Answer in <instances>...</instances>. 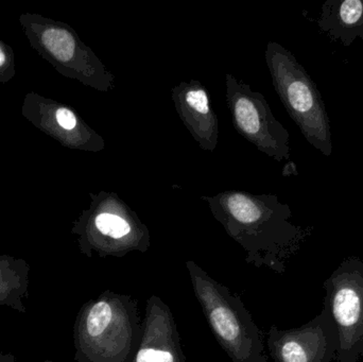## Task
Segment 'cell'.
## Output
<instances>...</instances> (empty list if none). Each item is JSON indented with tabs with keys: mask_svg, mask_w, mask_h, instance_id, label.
<instances>
[{
	"mask_svg": "<svg viewBox=\"0 0 363 362\" xmlns=\"http://www.w3.org/2000/svg\"><path fill=\"white\" fill-rule=\"evenodd\" d=\"M213 218L245 252V263L284 274L308 232L291 221L289 205L277 195L226 191L201 196Z\"/></svg>",
	"mask_w": 363,
	"mask_h": 362,
	"instance_id": "obj_1",
	"label": "cell"
},
{
	"mask_svg": "<svg viewBox=\"0 0 363 362\" xmlns=\"http://www.w3.org/2000/svg\"><path fill=\"white\" fill-rule=\"evenodd\" d=\"M138 300L106 290L79 310L74 327V362H132L142 338Z\"/></svg>",
	"mask_w": 363,
	"mask_h": 362,
	"instance_id": "obj_2",
	"label": "cell"
},
{
	"mask_svg": "<svg viewBox=\"0 0 363 362\" xmlns=\"http://www.w3.org/2000/svg\"><path fill=\"white\" fill-rule=\"evenodd\" d=\"M194 295L222 350L233 362H268L264 334L240 295L186 261Z\"/></svg>",
	"mask_w": 363,
	"mask_h": 362,
	"instance_id": "obj_3",
	"label": "cell"
},
{
	"mask_svg": "<svg viewBox=\"0 0 363 362\" xmlns=\"http://www.w3.org/2000/svg\"><path fill=\"white\" fill-rule=\"evenodd\" d=\"M91 204L72 223L81 254L89 259H123L131 252L146 253L151 247L148 227L118 193H89Z\"/></svg>",
	"mask_w": 363,
	"mask_h": 362,
	"instance_id": "obj_4",
	"label": "cell"
},
{
	"mask_svg": "<svg viewBox=\"0 0 363 362\" xmlns=\"http://www.w3.org/2000/svg\"><path fill=\"white\" fill-rule=\"evenodd\" d=\"M264 59L275 91L305 140L322 154L330 157V117L315 81L291 51L279 43L267 44Z\"/></svg>",
	"mask_w": 363,
	"mask_h": 362,
	"instance_id": "obj_5",
	"label": "cell"
},
{
	"mask_svg": "<svg viewBox=\"0 0 363 362\" xmlns=\"http://www.w3.org/2000/svg\"><path fill=\"white\" fill-rule=\"evenodd\" d=\"M30 46L62 76L79 81L100 93L115 89V76L74 28L40 14L19 16Z\"/></svg>",
	"mask_w": 363,
	"mask_h": 362,
	"instance_id": "obj_6",
	"label": "cell"
},
{
	"mask_svg": "<svg viewBox=\"0 0 363 362\" xmlns=\"http://www.w3.org/2000/svg\"><path fill=\"white\" fill-rule=\"evenodd\" d=\"M323 306L339 334L336 362H359L363 357V261L349 256L324 281Z\"/></svg>",
	"mask_w": 363,
	"mask_h": 362,
	"instance_id": "obj_7",
	"label": "cell"
},
{
	"mask_svg": "<svg viewBox=\"0 0 363 362\" xmlns=\"http://www.w3.org/2000/svg\"><path fill=\"white\" fill-rule=\"evenodd\" d=\"M224 80L226 104L239 135L275 161H288L289 132L275 118L264 96L228 72Z\"/></svg>",
	"mask_w": 363,
	"mask_h": 362,
	"instance_id": "obj_8",
	"label": "cell"
},
{
	"mask_svg": "<svg viewBox=\"0 0 363 362\" xmlns=\"http://www.w3.org/2000/svg\"><path fill=\"white\" fill-rule=\"evenodd\" d=\"M269 355L274 362H336L339 334L325 307L306 324L281 329L272 325L266 335Z\"/></svg>",
	"mask_w": 363,
	"mask_h": 362,
	"instance_id": "obj_9",
	"label": "cell"
},
{
	"mask_svg": "<svg viewBox=\"0 0 363 362\" xmlns=\"http://www.w3.org/2000/svg\"><path fill=\"white\" fill-rule=\"evenodd\" d=\"M21 114L34 127L66 148L94 153L106 149L104 138L89 127L74 108L62 102L36 93H28L23 99Z\"/></svg>",
	"mask_w": 363,
	"mask_h": 362,
	"instance_id": "obj_10",
	"label": "cell"
},
{
	"mask_svg": "<svg viewBox=\"0 0 363 362\" xmlns=\"http://www.w3.org/2000/svg\"><path fill=\"white\" fill-rule=\"evenodd\" d=\"M132 362H186L174 314L157 295L147 300L142 338Z\"/></svg>",
	"mask_w": 363,
	"mask_h": 362,
	"instance_id": "obj_11",
	"label": "cell"
},
{
	"mask_svg": "<svg viewBox=\"0 0 363 362\" xmlns=\"http://www.w3.org/2000/svg\"><path fill=\"white\" fill-rule=\"evenodd\" d=\"M172 102L182 123L202 150L213 152L219 140V121L206 87L198 80L172 89Z\"/></svg>",
	"mask_w": 363,
	"mask_h": 362,
	"instance_id": "obj_12",
	"label": "cell"
},
{
	"mask_svg": "<svg viewBox=\"0 0 363 362\" xmlns=\"http://www.w3.org/2000/svg\"><path fill=\"white\" fill-rule=\"evenodd\" d=\"M318 26L343 46L363 40V0H328L322 6Z\"/></svg>",
	"mask_w": 363,
	"mask_h": 362,
	"instance_id": "obj_13",
	"label": "cell"
},
{
	"mask_svg": "<svg viewBox=\"0 0 363 362\" xmlns=\"http://www.w3.org/2000/svg\"><path fill=\"white\" fill-rule=\"evenodd\" d=\"M30 266L23 259L0 255V306L26 314L29 297Z\"/></svg>",
	"mask_w": 363,
	"mask_h": 362,
	"instance_id": "obj_14",
	"label": "cell"
},
{
	"mask_svg": "<svg viewBox=\"0 0 363 362\" xmlns=\"http://www.w3.org/2000/svg\"><path fill=\"white\" fill-rule=\"evenodd\" d=\"M16 74L15 55L12 47L0 40V83L12 80Z\"/></svg>",
	"mask_w": 363,
	"mask_h": 362,
	"instance_id": "obj_15",
	"label": "cell"
},
{
	"mask_svg": "<svg viewBox=\"0 0 363 362\" xmlns=\"http://www.w3.org/2000/svg\"><path fill=\"white\" fill-rule=\"evenodd\" d=\"M0 362H19L16 357L10 353H0Z\"/></svg>",
	"mask_w": 363,
	"mask_h": 362,
	"instance_id": "obj_16",
	"label": "cell"
},
{
	"mask_svg": "<svg viewBox=\"0 0 363 362\" xmlns=\"http://www.w3.org/2000/svg\"><path fill=\"white\" fill-rule=\"evenodd\" d=\"M43 362H55V361H43Z\"/></svg>",
	"mask_w": 363,
	"mask_h": 362,
	"instance_id": "obj_17",
	"label": "cell"
}]
</instances>
